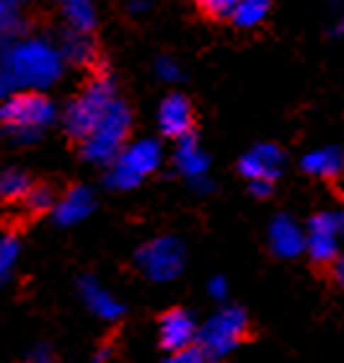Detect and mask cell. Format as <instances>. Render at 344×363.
Returning <instances> with one entry per match:
<instances>
[{
  "label": "cell",
  "instance_id": "obj_26",
  "mask_svg": "<svg viewBox=\"0 0 344 363\" xmlns=\"http://www.w3.org/2000/svg\"><path fill=\"white\" fill-rule=\"evenodd\" d=\"M156 73H158V78H164V81H179L181 78L179 62L173 60V57H158Z\"/></svg>",
  "mask_w": 344,
  "mask_h": 363
},
{
  "label": "cell",
  "instance_id": "obj_12",
  "mask_svg": "<svg viewBox=\"0 0 344 363\" xmlns=\"http://www.w3.org/2000/svg\"><path fill=\"white\" fill-rule=\"evenodd\" d=\"M285 153L277 148V145H256L246 156H241L239 161V172L241 177H246L248 182H272L280 177V169H282Z\"/></svg>",
  "mask_w": 344,
  "mask_h": 363
},
{
  "label": "cell",
  "instance_id": "obj_33",
  "mask_svg": "<svg viewBox=\"0 0 344 363\" xmlns=\"http://www.w3.org/2000/svg\"><path fill=\"white\" fill-rule=\"evenodd\" d=\"M3 96H6V91H3V86H0V99H3Z\"/></svg>",
  "mask_w": 344,
  "mask_h": 363
},
{
  "label": "cell",
  "instance_id": "obj_9",
  "mask_svg": "<svg viewBox=\"0 0 344 363\" xmlns=\"http://www.w3.org/2000/svg\"><path fill=\"white\" fill-rule=\"evenodd\" d=\"M158 128L166 138L181 140L195 133V106L184 94H168L158 106Z\"/></svg>",
  "mask_w": 344,
  "mask_h": 363
},
{
  "label": "cell",
  "instance_id": "obj_7",
  "mask_svg": "<svg viewBox=\"0 0 344 363\" xmlns=\"http://www.w3.org/2000/svg\"><path fill=\"white\" fill-rule=\"evenodd\" d=\"M184 259H187V252L176 236H158L135 252L137 272L153 283H168L179 278L184 270Z\"/></svg>",
  "mask_w": 344,
  "mask_h": 363
},
{
  "label": "cell",
  "instance_id": "obj_19",
  "mask_svg": "<svg viewBox=\"0 0 344 363\" xmlns=\"http://www.w3.org/2000/svg\"><path fill=\"white\" fill-rule=\"evenodd\" d=\"M306 250L314 259V265H334L339 257V244L337 234H323V231H311V236L306 239Z\"/></svg>",
  "mask_w": 344,
  "mask_h": 363
},
{
  "label": "cell",
  "instance_id": "obj_25",
  "mask_svg": "<svg viewBox=\"0 0 344 363\" xmlns=\"http://www.w3.org/2000/svg\"><path fill=\"white\" fill-rule=\"evenodd\" d=\"M166 363H212V361L205 356V350L200 345H189V348L179 350V353H171Z\"/></svg>",
  "mask_w": 344,
  "mask_h": 363
},
{
  "label": "cell",
  "instance_id": "obj_32",
  "mask_svg": "<svg viewBox=\"0 0 344 363\" xmlns=\"http://www.w3.org/2000/svg\"><path fill=\"white\" fill-rule=\"evenodd\" d=\"M127 8H130V11H148L150 6H148V3H130Z\"/></svg>",
  "mask_w": 344,
  "mask_h": 363
},
{
  "label": "cell",
  "instance_id": "obj_34",
  "mask_svg": "<svg viewBox=\"0 0 344 363\" xmlns=\"http://www.w3.org/2000/svg\"><path fill=\"white\" fill-rule=\"evenodd\" d=\"M342 26H344V23H342Z\"/></svg>",
  "mask_w": 344,
  "mask_h": 363
},
{
  "label": "cell",
  "instance_id": "obj_24",
  "mask_svg": "<svg viewBox=\"0 0 344 363\" xmlns=\"http://www.w3.org/2000/svg\"><path fill=\"white\" fill-rule=\"evenodd\" d=\"M200 11L210 21H231L233 11H236V0H202Z\"/></svg>",
  "mask_w": 344,
  "mask_h": 363
},
{
  "label": "cell",
  "instance_id": "obj_10",
  "mask_svg": "<svg viewBox=\"0 0 344 363\" xmlns=\"http://www.w3.org/2000/svg\"><path fill=\"white\" fill-rule=\"evenodd\" d=\"M93 208H96L93 189L86 187V184H75V187L65 189L62 195H57V203L52 208V218L57 226L70 228L88 218L91 213H93Z\"/></svg>",
  "mask_w": 344,
  "mask_h": 363
},
{
  "label": "cell",
  "instance_id": "obj_8",
  "mask_svg": "<svg viewBox=\"0 0 344 363\" xmlns=\"http://www.w3.org/2000/svg\"><path fill=\"white\" fill-rule=\"evenodd\" d=\"M197 319L187 309H168L158 319V340L168 353H179L197 342Z\"/></svg>",
  "mask_w": 344,
  "mask_h": 363
},
{
  "label": "cell",
  "instance_id": "obj_22",
  "mask_svg": "<svg viewBox=\"0 0 344 363\" xmlns=\"http://www.w3.org/2000/svg\"><path fill=\"white\" fill-rule=\"evenodd\" d=\"M21 257V242L16 234H0V288H6L13 278Z\"/></svg>",
  "mask_w": 344,
  "mask_h": 363
},
{
  "label": "cell",
  "instance_id": "obj_27",
  "mask_svg": "<svg viewBox=\"0 0 344 363\" xmlns=\"http://www.w3.org/2000/svg\"><path fill=\"white\" fill-rule=\"evenodd\" d=\"M207 291H210V296L215 298V301H223L225 296H228V283H225L223 278H215L212 283L207 286Z\"/></svg>",
  "mask_w": 344,
  "mask_h": 363
},
{
  "label": "cell",
  "instance_id": "obj_3",
  "mask_svg": "<svg viewBox=\"0 0 344 363\" xmlns=\"http://www.w3.org/2000/svg\"><path fill=\"white\" fill-rule=\"evenodd\" d=\"M117 81L112 73L96 70L93 76L83 84V89L68 101L65 112H62V128L73 140L81 143L83 138L98 125V120L106 114V109L117 101Z\"/></svg>",
  "mask_w": 344,
  "mask_h": 363
},
{
  "label": "cell",
  "instance_id": "obj_28",
  "mask_svg": "<svg viewBox=\"0 0 344 363\" xmlns=\"http://www.w3.org/2000/svg\"><path fill=\"white\" fill-rule=\"evenodd\" d=\"M248 192H251L254 197H270L272 182H248Z\"/></svg>",
  "mask_w": 344,
  "mask_h": 363
},
{
  "label": "cell",
  "instance_id": "obj_31",
  "mask_svg": "<svg viewBox=\"0 0 344 363\" xmlns=\"http://www.w3.org/2000/svg\"><path fill=\"white\" fill-rule=\"evenodd\" d=\"M23 363H50V353H47V348H37L34 350V356Z\"/></svg>",
  "mask_w": 344,
  "mask_h": 363
},
{
  "label": "cell",
  "instance_id": "obj_18",
  "mask_svg": "<svg viewBox=\"0 0 344 363\" xmlns=\"http://www.w3.org/2000/svg\"><path fill=\"white\" fill-rule=\"evenodd\" d=\"M23 11L16 0H0V52L6 50L13 39L23 37Z\"/></svg>",
  "mask_w": 344,
  "mask_h": 363
},
{
  "label": "cell",
  "instance_id": "obj_30",
  "mask_svg": "<svg viewBox=\"0 0 344 363\" xmlns=\"http://www.w3.org/2000/svg\"><path fill=\"white\" fill-rule=\"evenodd\" d=\"M331 272H334V278H337L339 283H342V286H344V255H339L337 262L331 265Z\"/></svg>",
  "mask_w": 344,
  "mask_h": 363
},
{
  "label": "cell",
  "instance_id": "obj_14",
  "mask_svg": "<svg viewBox=\"0 0 344 363\" xmlns=\"http://www.w3.org/2000/svg\"><path fill=\"white\" fill-rule=\"evenodd\" d=\"M65 65H75V68H93L98 60V47L93 37L86 34H73V31H62L60 42H57Z\"/></svg>",
  "mask_w": 344,
  "mask_h": 363
},
{
  "label": "cell",
  "instance_id": "obj_29",
  "mask_svg": "<svg viewBox=\"0 0 344 363\" xmlns=\"http://www.w3.org/2000/svg\"><path fill=\"white\" fill-rule=\"evenodd\" d=\"M112 358V345L106 342V345H98V350L93 353V363H109Z\"/></svg>",
  "mask_w": 344,
  "mask_h": 363
},
{
  "label": "cell",
  "instance_id": "obj_21",
  "mask_svg": "<svg viewBox=\"0 0 344 363\" xmlns=\"http://www.w3.org/2000/svg\"><path fill=\"white\" fill-rule=\"evenodd\" d=\"M272 3L267 0H243V3H236V11H233L231 21L239 26V29H254L270 16Z\"/></svg>",
  "mask_w": 344,
  "mask_h": 363
},
{
  "label": "cell",
  "instance_id": "obj_15",
  "mask_svg": "<svg viewBox=\"0 0 344 363\" xmlns=\"http://www.w3.org/2000/svg\"><path fill=\"white\" fill-rule=\"evenodd\" d=\"M62 21H65V31L73 34H86L93 37V31L98 26V11L88 0H65L60 6Z\"/></svg>",
  "mask_w": 344,
  "mask_h": 363
},
{
  "label": "cell",
  "instance_id": "obj_16",
  "mask_svg": "<svg viewBox=\"0 0 344 363\" xmlns=\"http://www.w3.org/2000/svg\"><path fill=\"white\" fill-rule=\"evenodd\" d=\"M270 244L275 255H280V257H295L306 250V236L292 223V218L280 216L270 228Z\"/></svg>",
  "mask_w": 344,
  "mask_h": 363
},
{
  "label": "cell",
  "instance_id": "obj_1",
  "mask_svg": "<svg viewBox=\"0 0 344 363\" xmlns=\"http://www.w3.org/2000/svg\"><path fill=\"white\" fill-rule=\"evenodd\" d=\"M62 70L65 60L50 37L23 34L0 52V86L6 94H47L62 81Z\"/></svg>",
  "mask_w": 344,
  "mask_h": 363
},
{
  "label": "cell",
  "instance_id": "obj_5",
  "mask_svg": "<svg viewBox=\"0 0 344 363\" xmlns=\"http://www.w3.org/2000/svg\"><path fill=\"white\" fill-rule=\"evenodd\" d=\"M164 164V148L153 138H140L122 148V153L106 167V187L135 189L142 179H148Z\"/></svg>",
  "mask_w": 344,
  "mask_h": 363
},
{
  "label": "cell",
  "instance_id": "obj_2",
  "mask_svg": "<svg viewBox=\"0 0 344 363\" xmlns=\"http://www.w3.org/2000/svg\"><path fill=\"white\" fill-rule=\"evenodd\" d=\"M57 117V104L47 94L16 91L0 99V130L13 143H37Z\"/></svg>",
  "mask_w": 344,
  "mask_h": 363
},
{
  "label": "cell",
  "instance_id": "obj_11",
  "mask_svg": "<svg viewBox=\"0 0 344 363\" xmlns=\"http://www.w3.org/2000/svg\"><path fill=\"white\" fill-rule=\"evenodd\" d=\"M78 294H81V301L86 303V309L101 322H117L125 314V303L112 291H106L93 275H83L78 280Z\"/></svg>",
  "mask_w": 344,
  "mask_h": 363
},
{
  "label": "cell",
  "instance_id": "obj_6",
  "mask_svg": "<svg viewBox=\"0 0 344 363\" xmlns=\"http://www.w3.org/2000/svg\"><path fill=\"white\" fill-rule=\"evenodd\" d=\"M248 327L251 325H248L246 311L241 306H225V309L215 311L205 325H200L195 345L205 350L210 361H217L225 353H231L239 342L246 340Z\"/></svg>",
  "mask_w": 344,
  "mask_h": 363
},
{
  "label": "cell",
  "instance_id": "obj_13",
  "mask_svg": "<svg viewBox=\"0 0 344 363\" xmlns=\"http://www.w3.org/2000/svg\"><path fill=\"white\" fill-rule=\"evenodd\" d=\"M173 164H176V169H179V174L187 177L189 182L202 179V177L207 174L210 159H207V153L200 148V143H197L195 133H192V135H187V138H181V140H176Z\"/></svg>",
  "mask_w": 344,
  "mask_h": 363
},
{
  "label": "cell",
  "instance_id": "obj_20",
  "mask_svg": "<svg viewBox=\"0 0 344 363\" xmlns=\"http://www.w3.org/2000/svg\"><path fill=\"white\" fill-rule=\"evenodd\" d=\"M31 184L34 182H31V177L23 169H3L0 172V200L3 203H21Z\"/></svg>",
  "mask_w": 344,
  "mask_h": 363
},
{
  "label": "cell",
  "instance_id": "obj_23",
  "mask_svg": "<svg viewBox=\"0 0 344 363\" xmlns=\"http://www.w3.org/2000/svg\"><path fill=\"white\" fill-rule=\"evenodd\" d=\"M55 203H57V192L50 184H31L29 192L23 195L21 205L31 216H42V213H52Z\"/></svg>",
  "mask_w": 344,
  "mask_h": 363
},
{
  "label": "cell",
  "instance_id": "obj_4",
  "mask_svg": "<svg viewBox=\"0 0 344 363\" xmlns=\"http://www.w3.org/2000/svg\"><path fill=\"white\" fill-rule=\"evenodd\" d=\"M130 130H132V112L122 99H117L98 120L96 128L88 133V138L81 140L83 161H88L93 167H109L127 145Z\"/></svg>",
  "mask_w": 344,
  "mask_h": 363
},
{
  "label": "cell",
  "instance_id": "obj_17",
  "mask_svg": "<svg viewBox=\"0 0 344 363\" xmlns=\"http://www.w3.org/2000/svg\"><path fill=\"white\" fill-rule=\"evenodd\" d=\"M300 167L308 174L323 177V179H337L344 169V151L342 148H321V151L308 153Z\"/></svg>",
  "mask_w": 344,
  "mask_h": 363
}]
</instances>
